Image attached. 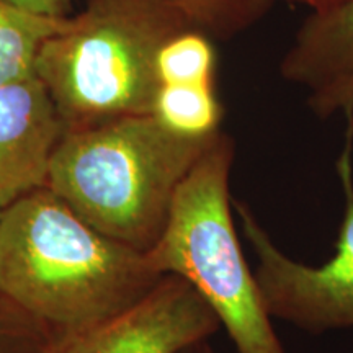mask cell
<instances>
[{"mask_svg":"<svg viewBox=\"0 0 353 353\" xmlns=\"http://www.w3.org/2000/svg\"><path fill=\"white\" fill-rule=\"evenodd\" d=\"M65 19L37 15L0 0V85L34 77L38 54Z\"/></svg>","mask_w":353,"mask_h":353,"instance_id":"9","label":"cell"},{"mask_svg":"<svg viewBox=\"0 0 353 353\" xmlns=\"http://www.w3.org/2000/svg\"><path fill=\"white\" fill-rule=\"evenodd\" d=\"M190 26L169 0H83L43 44L34 70L65 131L151 113L157 52Z\"/></svg>","mask_w":353,"mask_h":353,"instance_id":"3","label":"cell"},{"mask_svg":"<svg viewBox=\"0 0 353 353\" xmlns=\"http://www.w3.org/2000/svg\"><path fill=\"white\" fill-rule=\"evenodd\" d=\"M151 114L179 136L210 138L221 131L224 112L214 83H164L157 85Z\"/></svg>","mask_w":353,"mask_h":353,"instance_id":"10","label":"cell"},{"mask_svg":"<svg viewBox=\"0 0 353 353\" xmlns=\"http://www.w3.org/2000/svg\"><path fill=\"white\" fill-rule=\"evenodd\" d=\"M52 335L0 298V353H46Z\"/></svg>","mask_w":353,"mask_h":353,"instance_id":"13","label":"cell"},{"mask_svg":"<svg viewBox=\"0 0 353 353\" xmlns=\"http://www.w3.org/2000/svg\"><path fill=\"white\" fill-rule=\"evenodd\" d=\"M285 2L299 3V6H306V7L311 8V10H316V8L329 6V3H332L334 0H285Z\"/></svg>","mask_w":353,"mask_h":353,"instance_id":"15","label":"cell"},{"mask_svg":"<svg viewBox=\"0 0 353 353\" xmlns=\"http://www.w3.org/2000/svg\"><path fill=\"white\" fill-rule=\"evenodd\" d=\"M162 275L48 187L0 210V298L63 337L138 303Z\"/></svg>","mask_w":353,"mask_h":353,"instance_id":"1","label":"cell"},{"mask_svg":"<svg viewBox=\"0 0 353 353\" xmlns=\"http://www.w3.org/2000/svg\"><path fill=\"white\" fill-rule=\"evenodd\" d=\"M219 132L185 138L151 113L64 131L44 187L88 226L145 254L161 237L179 185Z\"/></svg>","mask_w":353,"mask_h":353,"instance_id":"2","label":"cell"},{"mask_svg":"<svg viewBox=\"0 0 353 353\" xmlns=\"http://www.w3.org/2000/svg\"><path fill=\"white\" fill-rule=\"evenodd\" d=\"M221 327L187 281L164 275L145 296L108 319L52 339L46 353H187Z\"/></svg>","mask_w":353,"mask_h":353,"instance_id":"6","label":"cell"},{"mask_svg":"<svg viewBox=\"0 0 353 353\" xmlns=\"http://www.w3.org/2000/svg\"><path fill=\"white\" fill-rule=\"evenodd\" d=\"M285 81L306 90L319 118L353 117V0H334L311 12L280 64Z\"/></svg>","mask_w":353,"mask_h":353,"instance_id":"7","label":"cell"},{"mask_svg":"<svg viewBox=\"0 0 353 353\" xmlns=\"http://www.w3.org/2000/svg\"><path fill=\"white\" fill-rule=\"evenodd\" d=\"M195 28L211 38L231 39L267 15L273 0H169Z\"/></svg>","mask_w":353,"mask_h":353,"instance_id":"12","label":"cell"},{"mask_svg":"<svg viewBox=\"0 0 353 353\" xmlns=\"http://www.w3.org/2000/svg\"><path fill=\"white\" fill-rule=\"evenodd\" d=\"M13 6L23 8L37 15L51 17V19H65L72 15L74 7L79 0H7Z\"/></svg>","mask_w":353,"mask_h":353,"instance_id":"14","label":"cell"},{"mask_svg":"<svg viewBox=\"0 0 353 353\" xmlns=\"http://www.w3.org/2000/svg\"><path fill=\"white\" fill-rule=\"evenodd\" d=\"M347 121L345 148L337 159L343 218L335 254L327 262L307 265L291 259L273 242L247 203L232 201L242 234L257 259L254 275L268 316L311 334L353 329V118Z\"/></svg>","mask_w":353,"mask_h":353,"instance_id":"5","label":"cell"},{"mask_svg":"<svg viewBox=\"0 0 353 353\" xmlns=\"http://www.w3.org/2000/svg\"><path fill=\"white\" fill-rule=\"evenodd\" d=\"M234 159L236 144L221 131L176 188L161 237L145 259L159 275L179 276L195 288L236 353H288L234 224L229 193Z\"/></svg>","mask_w":353,"mask_h":353,"instance_id":"4","label":"cell"},{"mask_svg":"<svg viewBox=\"0 0 353 353\" xmlns=\"http://www.w3.org/2000/svg\"><path fill=\"white\" fill-rule=\"evenodd\" d=\"M214 72L216 50L213 38L193 26L167 39L157 52V85L214 83Z\"/></svg>","mask_w":353,"mask_h":353,"instance_id":"11","label":"cell"},{"mask_svg":"<svg viewBox=\"0 0 353 353\" xmlns=\"http://www.w3.org/2000/svg\"><path fill=\"white\" fill-rule=\"evenodd\" d=\"M64 131L37 76L0 85V210L46 185L51 156Z\"/></svg>","mask_w":353,"mask_h":353,"instance_id":"8","label":"cell"}]
</instances>
